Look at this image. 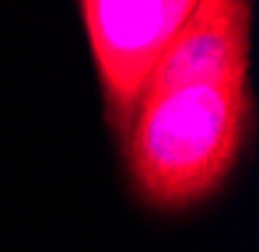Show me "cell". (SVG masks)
<instances>
[{
	"label": "cell",
	"mask_w": 259,
	"mask_h": 252,
	"mask_svg": "<svg viewBox=\"0 0 259 252\" xmlns=\"http://www.w3.org/2000/svg\"><path fill=\"white\" fill-rule=\"evenodd\" d=\"M249 130L245 84L147 95L123 137L133 189L158 210H186L221 189Z\"/></svg>",
	"instance_id": "cell-1"
},
{
	"label": "cell",
	"mask_w": 259,
	"mask_h": 252,
	"mask_svg": "<svg viewBox=\"0 0 259 252\" xmlns=\"http://www.w3.org/2000/svg\"><path fill=\"white\" fill-rule=\"evenodd\" d=\"M189 11L193 0H84L81 4L95 70L105 91V109L123 137L137 105L147 95L161 53L168 49Z\"/></svg>",
	"instance_id": "cell-2"
},
{
	"label": "cell",
	"mask_w": 259,
	"mask_h": 252,
	"mask_svg": "<svg viewBox=\"0 0 259 252\" xmlns=\"http://www.w3.org/2000/svg\"><path fill=\"white\" fill-rule=\"evenodd\" d=\"M249 21L252 4L245 0H193L189 18L179 25L151 74L147 95L200 84H245Z\"/></svg>",
	"instance_id": "cell-3"
}]
</instances>
